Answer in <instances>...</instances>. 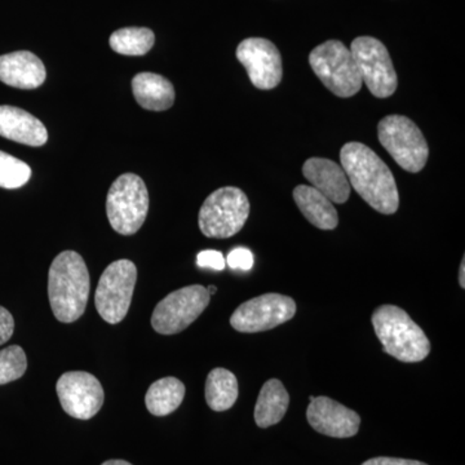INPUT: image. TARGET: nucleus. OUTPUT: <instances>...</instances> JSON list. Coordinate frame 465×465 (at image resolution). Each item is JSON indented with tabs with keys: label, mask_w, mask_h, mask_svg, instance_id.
Segmentation results:
<instances>
[{
	"label": "nucleus",
	"mask_w": 465,
	"mask_h": 465,
	"mask_svg": "<svg viewBox=\"0 0 465 465\" xmlns=\"http://www.w3.org/2000/svg\"><path fill=\"white\" fill-rule=\"evenodd\" d=\"M290 396L278 379H271L262 385L255 406V421L260 428L280 423L289 410Z\"/></svg>",
	"instance_id": "aec40b11"
},
{
	"label": "nucleus",
	"mask_w": 465,
	"mask_h": 465,
	"mask_svg": "<svg viewBox=\"0 0 465 465\" xmlns=\"http://www.w3.org/2000/svg\"><path fill=\"white\" fill-rule=\"evenodd\" d=\"M197 264L200 268L213 269V271H224L226 262L224 255L219 251H202L197 256Z\"/></svg>",
	"instance_id": "bb28decb"
},
{
	"label": "nucleus",
	"mask_w": 465,
	"mask_h": 465,
	"mask_svg": "<svg viewBox=\"0 0 465 465\" xmlns=\"http://www.w3.org/2000/svg\"><path fill=\"white\" fill-rule=\"evenodd\" d=\"M32 177V168L25 162L0 152V188L18 189Z\"/></svg>",
	"instance_id": "b1692460"
},
{
	"label": "nucleus",
	"mask_w": 465,
	"mask_h": 465,
	"mask_svg": "<svg viewBox=\"0 0 465 465\" xmlns=\"http://www.w3.org/2000/svg\"><path fill=\"white\" fill-rule=\"evenodd\" d=\"M149 211V193L142 177L124 173L110 186L106 213L110 225L122 235H133L142 229Z\"/></svg>",
	"instance_id": "20e7f679"
},
{
	"label": "nucleus",
	"mask_w": 465,
	"mask_h": 465,
	"mask_svg": "<svg viewBox=\"0 0 465 465\" xmlns=\"http://www.w3.org/2000/svg\"><path fill=\"white\" fill-rule=\"evenodd\" d=\"M302 173L332 203H345L351 197V183L341 164L326 158H311L302 166Z\"/></svg>",
	"instance_id": "2eb2a0df"
},
{
	"label": "nucleus",
	"mask_w": 465,
	"mask_h": 465,
	"mask_svg": "<svg viewBox=\"0 0 465 465\" xmlns=\"http://www.w3.org/2000/svg\"><path fill=\"white\" fill-rule=\"evenodd\" d=\"M313 400H314V396H311V397H309V401H311V402H312V401H313Z\"/></svg>",
	"instance_id": "473e14b6"
},
{
	"label": "nucleus",
	"mask_w": 465,
	"mask_h": 465,
	"mask_svg": "<svg viewBox=\"0 0 465 465\" xmlns=\"http://www.w3.org/2000/svg\"><path fill=\"white\" fill-rule=\"evenodd\" d=\"M349 50L369 91L378 99L391 97L397 90L399 78L387 47L372 36H358Z\"/></svg>",
	"instance_id": "1a4fd4ad"
},
{
	"label": "nucleus",
	"mask_w": 465,
	"mask_h": 465,
	"mask_svg": "<svg viewBox=\"0 0 465 465\" xmlns=\"http://www.w3.org/2000/svg\"><path fill=\"white\" fill-rule=\"evenodd\" d=\"M238 381L229 370L213 369L207 376L206 401L216 412L232 409L238 400Z\"/></svg>",
	"instance_id": "4be33fe9"
},
{
	"label": "nucleus",
	"mask_w": 465,
	"mask_h": 465,
	"mask_svg": "<svg viewBox=\"0 0 465 465\" xmlns=\"http://www.w3.org/2000/svg\"><path fill=\"white\" fill-rule=\"evenodd\" d=\"M210 293L200 284L173 291L158 302L152 326L161 335H174L188 329L210 304Z\"/></svg>",
	"instance_id": "9d476101"
},
{
	"label": "nucleus",
	"mask_w": 465,
	"mask_h": 465,
	"mask_svg": "<svg viewBox=\"0 0 465 465\" xmlns=\"http://www.w3.org/2000/svg\"><path fill=\"white\" fill-rule=\"evenodd\" d=\"M250 215V201L235 186L217 189L202 204L198 224L208 238L225 240L242 231Z\"/></svg>",
	"instance_id": "39448f33"
},
{
	"label": "nucleus",
	"mask_w": 465,
	"mask_h": 465,
	"mask_svg": "<svg viewBox=\"0 0 465 465\" xmlns=\"http://www.w3.org/2000/svg\"><path fill=\"white\" fill-rule=\"evenodd\" d=\"M235 54L247 70L251 84L259 90H273L282 81V56L274 43L268 39H244Z\"/></svg>",
	"instance_id": "ddd939ff"
},
{
	"label": "nucleus",
	"mask_w": 465,
	"mask_h": 465,
	"mask_svg": "<svg viewBox=\"0 0 465 465\" xmlns=\"http://www.w3.org/2000/svg\"><path fill=\"white\" fill-rule=\"evenodd\" d=\"M226 264L231 266L234 271L247 272L252 269L253 255L249 249L244 247H238L229 253L228 258L225 260Z\"/></svg>",
	"instance_id": "a878e982"
},
{
	"label": "nucleus",
	"mask_w": 465,
	"mask_h": 465,
	"mask_svg": "<svg viewBox=\"0 0 465 465\" xmlns=\"http://www.w3.org/2000/svg\"><path fill=\"white\" fill-rule=\"evenodd\" d=\"M185 397V385L168 376L150 385L145 396L146 409L154 416H167L176 411Z\"/></svg>",
	"instance_id": "412c9836"
},
{
	"label": "nucleus",
	"mask_w": 465,
	"mask_h": 465,
	"mask_svg": "<svg viewBox=\"0 0 465 465\" xmlns=\"http://www.w3.org/2000/svg\"><path fill=\"white\" fill-rule=\"evenodd\" d=\"M137 281V268L131 260H116L101 275L94 305L104 321L121 323L127 316Z\"/></svg>",
	"instance_id": "6e6552de"
},
{
	"label": "nucleus",
	"mask_w": 465,
	"mask_h": 465,
	"mask_svg": "<svg viewBox=\"0 0 465 465\" xmlns=\"http://www.w3.org/2000/svg\"><path fill=\"white\" fill-rule=\"evenodd\" d=\"M341 162L351 188L382 215H393L400 207L399 188L390 167L374 150L362 143L341 148Z\"/></svg>",
	"instance_id": "f257e3e1"
},
{
	"label": "nucleus",
	"mask_w": 465,
	"mask_h": 465,
	"mask_svg": "<svg viewBox=\"0 0 465 465\" xmlns=\"http://www.w3.org/2000/svg\"><path fill=\"white\" fill-rule=\"evenodd\" d=\"M295 314V300L281 293H265L240 305L231 317V324L244 333L268 331L292 320Z\"/></svg>",
	"instance_id": "9b49d317"
},
{
	"label": "nucleus",
	"mask_w": 465,
	"mask_h": 465,
	"mask_svg": "<svg viewBox=\"0 0 465 465\" xmlns=\"http://www.w3.org/2000/svg\"><path fill=\"white\" fill-rule=\"evenodd\" d=\"M45 64L32 52L17 51L0 56V82L5 84L34 90L45 84Z\"/></svg>",
	"instance_id": "dca6fc26"
},
{
	"label": "nucleus",
	"mask_w": 465,
	"mask_h": 465,
	"mask_svg": "<svg viewBox=\"0 0 465 465\" xmlns=\"http://www.w3.org/2000/svg\"><path fill=\"white\" fill-rule=\"evenodd\" d=\"M371 322L382 351L401 362H420L430 354V339L403 309L381 305L372 314Z\"/></svg>",
	"instance_id": "7ed1b4c3"
},
{
	"label": "nucleus",
	"mask_w": 465,
	"mask_h": 465,
	"mask_svg": "<svg viewBox=\"0 0 465 465\" xmlns=\"http://www.w3.org/2000/svg\"><path fill=\"white\" fill-rule=\"evenodd\" d=\"M154 33L146 27H124L110 36V47L124 56H143L154 45Z\"/></svg>",
	"instance_id": "5701e85b"
},
{
	"label": "nucleus",
	"mask_w": 465,
	"mask_h": 465,
	"mask_svg": "<svg viewBox=\"0 0 465 465\" xmlns=\"http://www.w3.org/2000/svg\"><path fill=\"white\" fill-rule=\"evenodd\" d=\"M134 99L142 108L164 112L174 103V88L164 76L154 73H140L133 79Z\"/></svg>",
	"instance_id": "6ab92c4d"
},
{
	"label": "nucleus",
	"mask_w": 465,
	"mask_h": 465,
	"mask_svg": "<svg viewBox=\"0 0 465 465\" xmlns=\"http://www.w3.org/2000/svg\"><path fill=\"white\" fill-rule=\"evenodd\" d=\"M0 136L29 146H43L48 140L47 128L30 113L15 106H0Z\"/></svg>",
	"instance_id": "f3484780"
},
{
	"label": "nucleus",
	"mask_w": 465,
	"mask_h": 465,
	"mask_svg": "<svg viewBox=\"0 0 465 465\" xmlns=\"http://www.w3.org/2000/svg\"><path fill=\"white\" fill-rule=\"evenodd\" d=\"M307 419L316 432L333 439H351L360 430V415L329 397H314Z\"/></svg>",
	"instance_id": "4468645a"
},
{
	"label": "nucleus",
	"mask_w": 465,
	"mask_h": 465,
	"mask_svg": "<svg viewBox=\"0 0 465 465\" xmlns=\"http://www.w3.org/2000/svg\"><path fill=\"white\" fill-rule=\"evenodd\" d=\"M15 321L7 309L0 307V345L7 342L14 335Z\"/></svg>",
	"instance_id": "cd10ccee"
},
{
	"label": "nucleus",
	"mask_w": 465,
	"mask_h": 465,
	"mask_svg": "<svg viewBox=\"0 0 465 465\" xmlns=\"http://www.w3.org/2000/svg\"><path fill=\"white\" fill-rule=\"evenodd\" d=\"M459 284L461 289H465V259L461 262L460 272H459Z\"/></svg>",
	"instance_id": "c756f323"
},
{
	"label": "nucleus",
	"mask_w": 465,
	"mask_h": 465,
	"mask_svg": "<svg viewBox=\"0 0 465 465\" xmlns=\"http://www.w3.org/2000/svg\"><path fill=\"white\" fill-rule=\"evenodd\" d=\"M309 64L324 87L338 97L347 99L362 88L353 54L341 41H327L318 45L309 54Z\"/></svg>",
	"instance_id": "423d86ee"
},
{
	"label": "nucleus",
	"mask_w": 465,
	"mask_h": 465,
	"mask_svg": "<svg viewBox=\"0 0 465 465\" xmlns=\"http://www.w3.org/2000/svg\"><path fill=\"white\" fill-rule=\"evenodd\" d=\"M362 465H428L423 461L410 460V459L378 457L370 459Z\"/></svg>",
	"instance_id": "c85d7f7f"
},
{
	"label": "nucleus",
	"mask_w": 465,
	"mask_h": 465,
	"mask_svg": "<svg viewBox=\"0 0 465 465\" xmlns=\"http://www.w3.org/2000/svg\"><path fill=\"white\" fill-rule=\"evenodd\" d=\"M101 465H133V464L128 463V461H125V460H119V459H114V460H108V461H105V463H103Z\"/></svg>",
	"instance_id": "7c9ffc66"
},
{
	"label": "nucleus",
	"mask_w": 465,
	"mask_h": 465,
	"mask_svg": "<svg viewBox=\"0 0 465 465\" xmlns=\"http://www.w3.org/2000/svg\"><path fill=\"white\" fill-rule=\"evenodd\" d=\"M207 291H208V293H210V296L211 295H215V293L217 292V287L216 286H210V287H208Z\"/></svg>",
	"instance_id": "2f4dec72"
},
{
	"label": "nucleus",
	"mask_w": 465,
	"mask_h": 465,
	"mask_svg": "<svg viewBox=\"0 0 465 465\" xmlns=\"http://www.w3.org/2000/svg\"><path fill=\"white\" fill-rule=\"evenodd\" d=\"M56 391L64 411L79 420L94 418L105 397L101 382L84 371L65 372L58 379Z\"/></svg>",
	"instance_id": "f8f14e48"
},
{
	"label": "nucleus",
	"mask_w": 465,
	"mask_h": 465,
	"mask_svg": "<svg viewBox=\"0 0 465 465\" xmlns=\"http://www.w3.org/2000/svg\"><path fill=\"white\" fill-rule=\"evenodd\" d=\"M379 142L407 173H420L430 157V148L418 125L405 115H388L378 125Z\"/></svg>",
	"instance_id": "0eeeda50"
},
{
	"label": "nucleus",
	"mask_w": 465,
	"mask_h": 465,
	"mask_svg": "<svg viewBox=\"0 0 465 465\" xmlns=\"http://www.w3.org/2000/svg\"><path fill=\"white\" fill-rule=\"evenodd\" d=\"M27 369L25 351L18 345L0 351V385L23 378Z\"/></svg>",
	"instance_id": "393cba45"
},
{
	"label": "nucleus",
	"mask_w": 465,
	"mask_h": 465,
	"mask_svg": "<svg viewBox=\"0 0 465 465\" xmlns=\"http://www.w3.org/2000/svg\"><path fill=\"white\" fill-rule=\"evenodd\" d=\"M90 273L75 251H64L52 262L48 273V298L52 313L63 323L84 316L90 296Z\"/></svg>",
	"instance_id": "f03ea898"
},
{
	"label": "nucleus",
	"mask_w": 465,
	"mask_h": 465,
	"mask_svg": "<svg viewBox=\"0 0 465 465\" xmlns=\"http://www.w3.org/2000/svg\"><path fill=\"white\" fill-rule=\"evenodd\" d=\"M293 200L311 224L322 231H333L339 224L338 211L329 198L313 186L299 185L293 191Z\"/></svg>",
	"instance_id": "a211bd4d"
}]
</instances>
